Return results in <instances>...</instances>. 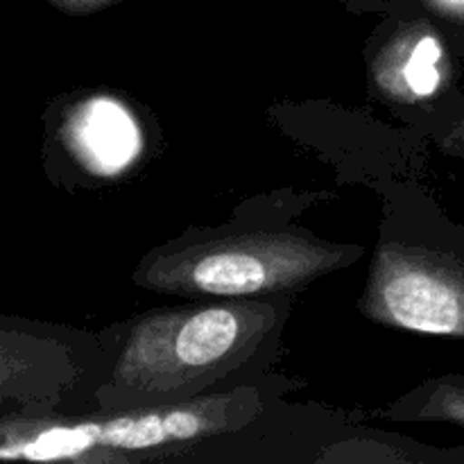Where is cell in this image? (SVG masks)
<instances>
[{
  "mask_svg": "<svg viewBox=\"0 0 464 464\" xmlns=\"http://www.w3.org/2000/svg\"><path fill=\"white\" fill-rule=\"evenodd\" d=\"M272 304H195L140 315L111 370V403L130 408L181 401L229 374L275 326Z\"/></svg>",
  "mask_w": 464,
  "mask_h": 464,
  "instance_id": "obj_1",
  "label": "cell"
},
{
  "mask_svg": "<svg viewBox=\"0 0 464 464\" xmlns=\"http://www.w3.org/2000/svg\"><path fill=\"white\" fill-rule=\"evenodd\" d=\"M356 254L290 231H249L154 254L136 281L181 297L247 299L302 288L344 267Z\"/></svg>",
  "mask_w": 464,
  "mask_h": 464,
  "instance_id": "obj_2",
  "label": "cell"
},
{
  "mask_svg": "<svg viewBox=\"0 0 464 464\" xmlns=\"http://www.w3.org/2000/svg\"><path fill=\"white\" fill-rule=\"evenodd\" d=\"M254 401L243 394L193 399L130 408L121 415L84 421L36 424L5 430V460H84L93 451H148L231 430L252 415Z\"/></svg>",
  "mask_w": 464,
  "mask_h": 464,
  "instance_id": "obj_3",
  "label": "cell"
},
{
  "mask_svg": "<svg viewBox=\"0 0 464 464\" xmlns=\"http://www.w3.org/2000/svg\"><path fill=\"white\" fill-rule=\"evenodd\" d=\"M361 308L394 329L464 338V263L420 245H379Z\"/></svg>",
  "mask_w": 464,
  "mask_h": 464,
  "instance_id": "obj_4",
  "label": "cell"
},
{
  "mask_svg": "<svg viewBox=\"0 0 464 464\" xmlns=\"http://www.w3.org/2000/svg\"><path fill=\"white\" fill-rule=\"evenodd\" d=\"M63 140L95 175H118L140 152V131L125 104L113 98L82 102L63 125Z\"/></svg>",
  "mask_w": 464,
  "mask_h": 464,
  "instance_id": "obj_5",
  "label": "cell"
},
{
  "mask_svg": "<svg viewBox=\"0 0 464 464\" xmlns=\"http://www.w3.org/2000/svg\"><path fill=\"white\" fill-rule=\"evenodd\" d=\"M442 44L430 32H411L399 48L385 53L379 66V82L399 98H429L442 84Z\"/></svg>",
  "mask_w": 464,
  "mask_h": 464,
  "instance_id": "obj_6",
  "label": "cell"
},
{
  "mask_svg": "<svg viewBox=\"0 0 464 464\" xmlns=\"http://www.w3.org/2000/svg\"><path fill=\"white\" fill-rule=\"evenodd\" d=\"M417 417L464 426V379H444L435 383Z\"/></svg>",
  "mask_w": 464,
  "mask_h": 464,
  "instance_id": "obj_7",
  "label": "cell"
},
{
  "mask_svg": "<svg viewBox=\"0 0 464 464\" xmlns=\"http://www.w3.org/2000/svg\"><path fill=\"white\" fill-rule=\"evenodd\" d=\"M53 5L59 12L68 14V16H89V14H98L102 9L113 7V5L130 3V0H45Z\"/></svg>",
  "mask_w": 464,
  "mask_h": 464,
  "instance_id": "obj_8",
  "label": "cell"
},
{
  "mask_svg": "<svg viewBox=\"0 0 464 464\" xmlns=\"http://www.w3.org/2000/svg\"><path fill=\"white\" fill-rule=\"evenodd\" d=\"M424 5L440 16L464 25V0H424Z\"/></svg>",
  "mask_w": 464,
  "mask_h": 464,
  "instance_id": "obj_9",
  "label": "cell"
}]
</instances>
